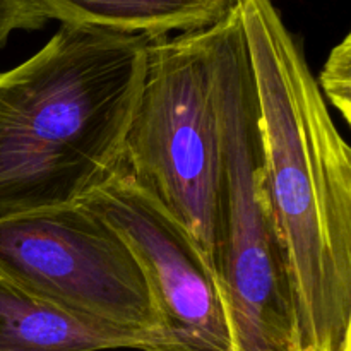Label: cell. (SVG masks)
Wrapping results in <instances>:
<instances>
[{"mask_svg":"<svg viewBox=\"0 0 351 351\" xmlns=\"http://www.w3.org/2000/svg\"><path fill=\"white\" fill-rule=\"evenodd\" d=\"M264 180L287 257L295 351H351V151L274 0H235Z\"/></svg>","mask_w":351,"mask_h":351,"instance_id":"obj_1","label":"cell"},{"mask_svg":"<svg viewBox=\"0 0 351 351\" xmlns=\"http://www.w3.org/2000/svg\"><path fill=\"white\" fill-rule=\"evenodd\" d=\"M147 43L62 24L0 72V218L81 202L120 170Z\"/></svg>","mask_w":351,"mask_h":351,"instance_id":"obj_2","label":"cell"},{"mask_svg":"<svg viewBox=\"0 0 351 351\" xmlns=\"http://www.w3.org/2000/svg\"><path fill=\"white\" fill-rule=\"evenodd\" d=\"M223 146L215 273L235 351H295L290 276L264 180L257 98L237 5L211 26Z\"/></svg>","mask_w":351,"mask_h":351,"instance_id":"obj_3","label":"cell"},{"mask_svg":"<svg viewBox=\"0 0 351 351\" xmlns=\"http://www.w3.org/2000/svg\"><path fill=\"white\" fill-rule=\"evenodd\" d=\"M120 170L187 230L213 266L225 167L211 26L149 38Z\"/></svg>","mask_w":351,"mask_h":351,"instance_id":"obj_4","label":"cell"},{"mask_svg":"<svg viewBox=\"0 0 351 351\" xmlns=\"http://www.w3.org/2000/svg\"><path fill=\"white\" fill-rule=\"evenodd\" d=\"M0 274L74 317L141 332L151 346L156 339L153 302L132 250L82 201L0 218Z\"/></svg>","mask_w":351,"mask_h":351,"instance_id":"obj_5","label":"cell"},{"mask_svg":"<svg viewBox=\"0 0 351 351\" xmlns=\"http://www.w3.org/2000/svg\"><path fill=\"white\" fill-rule=\"evenodd\" d=\"M82 202L122 235L143 271L156 315L147 351H235L211 263L156 199L119 170Z\"/></svg>","mask_w":351,"mask_h":351,"instance_id":"obj_6","label":"cell"},{"mask_svg":"<svg viewBox=\"0 0 351 351\" xmlns=\"http://www.w3.org/2000/svg\"><path fill=\"white\" fill-rule=\"evenodd\" d=\"M151 338L74 317L0 274V351H146Z\"/></svg>","mask_w":351,"mask_h":351,"instance_id":"obj_7","label":"cell"},{"mask_svg":"<svg viewBox=\"0 0 351 351\" xmlns=\"http://www.w3.org/2000/svg\"><path fill=\"white\" fill-rule=\"evenodd\" d=\"M50 19L149 38L213 26L235 0H34Z\"/></svg>","mask_w":351,"mask_h":351,"instance_id":"obj_8","label":"cell"},{"mask_svg":"<svg viewBox=\"0 0 351 351\" xmlns=\"http://www.w3.org/2000/svg\"><path fill=\"white\" fill-rule=\"evenodd\" d=\"M317 81L322 96L339 110L346 123L351 122V34L336 45L326 60Z\"/></svg>","mask_w":351,"mask_h":351,"instance_id":"obj_9","label":"cell"},{"mask_svg":"<svg viewBox=\"0 0 351 351\" xmlns=\"http://www.w3.org/2000/svg\"><path fill=\"white\" fill-rule=\"evenodd\" d=\"M50 16L34 0H0V50L14 31L41 29Z\"/></svg>","mask_w":351,"mask_h":351,"instance_id":"obj_10","label":"cell"}]
</instances>
